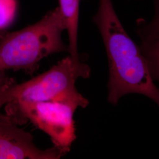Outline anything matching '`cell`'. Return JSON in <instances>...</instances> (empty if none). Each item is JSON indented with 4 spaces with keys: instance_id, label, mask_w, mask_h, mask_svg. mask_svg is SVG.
I'll return each mask as SVG.
<instances>
[{
    "instance_id": "obj_1",
    "label": "cell",
    "mask_w": 159,
    "mask_h": 159,
    "mask_svg": "<svg viewBox=\"0 0 159 159\" xmlns=\"http://www.w3.org/2000/svg\"><path fill=\"white\" fill-rule=\"evenodd\" d=\"M93 21L100 31L108 57V102L116 105L122 97L136 93L159 104V89L148 61L125 31L111 0H99Z\"/></svg>"
},
{
    "instance_id": "obj_4",
    "label": "cell",
    "mask_w": 159,
    "mask_h": 159,
    "mask_svg": "<svg viewBox=\"0 0 159 159\" xmlns=\"http://www.w3.org/2000/svg\"><path fill=\"white\" fill-rule=\"evenodd\" d=\"M91 69L84 63H75L66 57L50 70L32 79L16 83L0 91V108L9 103L40 102L61 99L80 94L75 83L88 79Z\"/></svg>"
},
{
    "instance_id": "obj_3",
    "label": "cell",
    "mask_w": 159,
    "mask_h": 159,
    "mask_svg": "<svg viewBox=\"0 0 159 159\" xmlns=\"http://www.w3.org/2000/svg\"><path fill=\"white\" fill-rule=\"evenodd\" d=\"M89 104V100L80 93L46 102L9 103L6 109L7 115L14 123L23 125L30 121L50 137L54 147L66 154L76 139L74 112Z\"/></svg>"
},
{
    "instance_id": "obj_6",
    "label": "cell",
    "mask_w": 159,
    "mask_h": 159,
    "mask_svg": "<svg viewBox=\"0 0 159 159\" xmlns=\"http://www.w3.org/2000/svg\"><path fill=\"white\" fill-rule=\"evenodd\" d=\"M80 0H59V8L66 21L68 35V49L70 57L75 63H81L78 52V27Z\"/></svg>"
},
{
    "instance_id": "obj_8",
    "label": "cell",
    "mask_w": 159,
    "mask_h": 159,
    "mask_svg": "<svg viewBox=\"0 0 159 159\" xmlns=\"http://www.w3.org/2000/svg\"><path fill=\"white\" fill-rule=\"evenodd\" d=\"M15 83L14 79L6 75L5 72H0V91Z\"/></svg>"
},
{
    "instance_id": "obj_5",
    "label": "cell",
    "mask_w": 159,
    "mask_h": 159,
    "mask_svg": "<svg viewBox=\"0 0 159 159\" xmlns=\"http://www.w3.org/2000/svg\"><path fill=\"white\" fill-rule=\"evenodd\" d=\"M64 155L54 146L39 148L30 133L18 128L8 115L0 113V159H58Z\"/></svg>"
},
{
    "instance_id": "obj_9",
    "label": "cell",
    "mask_w": 159,
    "mask_h": 159,
    "mask_svg": "<svg viewBox=\"0 0 159 159\" xmlns=\"http://www.w3.org/2000/svg\"><path fill=\"white\" fill-rule=\"evenodd\" d=\"M155 1V3H156L157 2V0H154Z\"/></svg>"
},
{
    "instance_id": "obj_7",
    "label": "cell",
    "mask_w": 159,
    "mask_h": 159,
    "mask_svg": "<svg viewBox=\"0 0 159 159\" xmlns=\"http://www.w3.org/2000/svg\"><path fill=\"white\" fill-rule=\"evenodd\" d=\"M17 8V0H0V30L11 25L16 17Z\"/></svg>"
},
{
    "instance_id": "obj_2",
    "label": "cell",
    "mask_w": 159,
    "mask_h": 159,
    "mask_svg": "<svg viewBox=\"0 0 159 159\" xmlns=\"http://www.w3.org/2000/svg\"><path fill=\"white\" fill-rule=\"evenodd\" d=\"M66 21L59 7L40 21L14 32H0V72L23 70L33 74L48 56L68 52L62 39Z\"/></svg>"
}]
</instances>
